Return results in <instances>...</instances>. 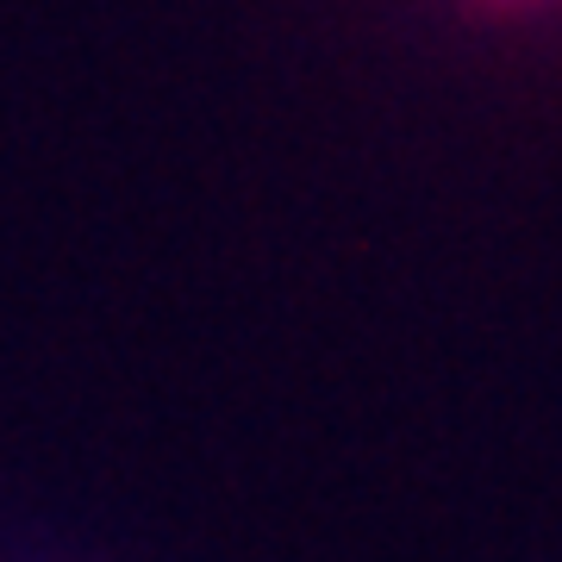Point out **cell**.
<instances>
[{
	"label": "cell",
	"mask_w": 562,
	"mask_h": 562,
	"mask_svg": "<svg viewBox=\"0 0 562 562\" xmlns=\"http://www.w3.org/2000/svg\"><path fill=\"white\" fill-rule=\"evenodd\" d=\"M494 7H525V0H494Z\"/></svg>",
	"instance_id": "cell-1"
}]
</instances>
